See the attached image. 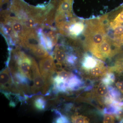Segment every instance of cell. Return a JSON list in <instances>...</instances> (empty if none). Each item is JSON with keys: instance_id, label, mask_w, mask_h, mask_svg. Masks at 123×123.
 I'll list each match as a JSON object with an SVG mask.
<instances>
[{"instance_id": "obj_3", "label": "cell", "mask_w": 123, "mask_h": 123, "mask_svg": "<svg viewBox=\"0 0 123 123\" xmlns=\"http://www.w3.org/2000/svg\"><path fill=\"white\" fill-rule=\"evenodd\" d=\"M0 89L3 91L18 94L23 93L14 81L10 69L6 68L0 73Z\"/></svg>"}, {"instance_id": "obj_4", "label": "cell", "mask_w": 123, "mask_h": 123, "mask_svg": "<svg viewBox=\"0 0 123 123\" xmlns=\"http://www.w3.org/2000/svg\"><path fill=\"white\" fill-rule=\"evenodd\" d=\"M40 71L43 77L53 83V75L56 72V65L53 57L49 55L41 60L39 63Z\"/></svg>"}, {"instance_id": "obj_21", "label": "cell", "mask_w": 123, "mask_h": 123, "mask_svg": "<svg viewBox=\"0 0 123 123\" xmlns=\"http://www.w3.org/2000/svg\"><path fill=\"white\" fill-rule=\"evenodd\" d=\"M55 123H69V120L66 116L60 115L58 116L57 118H56L55 120Z\"/></svg>"}, {"instance_id": "obj_1", "label": "cell", "mask_w": 123, "mask_h": 123, "mask_svg": "<svg viewBox=\"0 0 123 123\" xmlns=\"http://www.w3.org/2000/svg\"><path fill=\"white\" fill-rule=\"evenodd\" d=\"M33 84L31 87V92L33 94L44 95L48 96L50 93L51 86L53 82L44 79L40 73L35 60L33 59L32 68Z\"/></svg>"}, {"instance_id": "obj_24", "label": "cell", "mask_w": 123, "mask_h": 123, "mask_svg": "<svg viewBox=\"0 0 123 123\" xmlns=\"http://www.w3.org/2000/svg\"><path fill=\"white\" fill-rule=\"evenodd\" d=\"M76 60V57L73 55H70L67 57V62L70 64H73L75 62Z\"/></svg>"}, {"instance_id": "obj_10", "label": "cell", "mask_w": 123, "mask_h": 123, "mask_svg": "<svg viewBox=\"0 0 123 123\" xmlns=\"http://www.w3.org/2000/svg\"><path fill=\"white\" fill-rule=\"evenodd\" d=\"M72 0H63L60 4L58 9L59 13L64 14H68V16L70 17L71 15L70 11L71 10Z\"/></svg>"}, {"instance_id": "obj_13", "label": "cell", "mask_w": 123, "mask_h": 123, "mask_svg": "<svg viewBox=\"0 0 123 123\" xmlns=\"http://www.w3.org/2000/svg\"><path fill=\"white\" fill-rule=\"evenodd\" d=\"M98 61L93 57L87 56L85 57L82 65L86 70H90L97 65Z\"/></svg>"}, {"instance_id": "obj_11", "label": "cell", "mask_w": 123, "mask_h": 123, "mask_svg": "<svg viewBox=\"0 0 123 123\" xmlns=\"http://www.w3.org/2000/svg\"><path fill=\"white\" fill-rule=\"evenodd\" d=\"M81 84V81L78 77L73 75L66 81V86L67 89L74 90L76 89Z\"/></svg>"}, {"instance_id": "obj_20", "label": "cell", "mask_w": 123, "mask_h": 123, "mask_svg": "<svg viewBox=\"0 0 123 123\" xmlns=\"http://www.w3.org/2000/svg\"><path fill=\"white\" fill-rule=\"evenodd\" d=\"M115 118L114 116L110 114H105L104 115L103 123H114Z\"/></svg>"}, {"instance_id": "obj_12", "label": "cell", "mask_w": 123, "mask_h": 123, "mask_svg": "<svg viewBox=\"0 0 123 123\" xmlns=\"http://www.w3.org/2000/svg\"><path fill=\"white\" fill-rule=\"evenodd\" d=\"M33 104L36 109L38 111H43L46 108L47 102L46 99L43 97L39 96L34 99Z\"/></svg>"}, {"instance_id": "obj_2", "label": "cell", "mask_w": 123, "mask_h": 123, "mask_svg": "<svg viewBox=\"0 0 123 123\" xmlns=\"http://www.w3.org/2000/svg\"><path fill=\"white\" fill-rule=\"evenodd\" d=\"M14 63L11 67L17 69L23 75L32 80L33 59L23 52L17 50L14 52Z\"/></svg>"}, {"instance_id": "obj_7", "label": "cell", "mask_w": 123, "mask_h": 123, "mask_svg": "<svg viewBox=\"0 0 123 123\" xmlns=\"http://www.w3.org/2000/svg\"><path fill=\"white\" fill-rule=\"evenodd\" d=\"M98 47L101 55L104 59L106 57L111 55V43L106 37Z\"/></svg>"}, {"instance_id": "obj_15", "label": "cell", "mask_w": 123, "mask_h": 123, "mask_svg": "<svg viewBox=\"0 0 123 123\" xmlns=\"http://www.w3.org/2000/svg\"><path fill=\"white\" fill-rule=\"evenodd\" d=\"M71 118L73 123H87L89 122V119L87 117L81 115H74Z\"/></svg>"}, {"instance_id": "obj_26", "label": "cell", "mask_w": 123, "mask_h": 123, "mask_svg": "<svg viewBox=\"0 0 123 123\" xmlns=\"http://www.w3.org/2000/svg\"><path fill=\"white\" fill-rule=\"evenodd\" d=\"M121 43H122V44H123V40L122 41V42H121Z\"/></svg>"}, {"instance_id": "obj_25", "label": "cell", "mask_w": 123, "mask_h": 123, "mask_svg": "<svg viewBox=\"0 0 123 123\" xmlns=\"http://www.w3.org/2000/svg\"><path fill=\"white\" fill-rule=\"evenodd\" d=\"M116 85L119 90L123 93V81L117 82Z\"/></svg>"}, {"instance_id": "obj_19", "label": "cell", "mask_w": 123, "mask_h": 123, "mask_svg": "<svg viewBox=\"0 0 123 123\" xmlns=\"http://www.w3.org/2000/svg\"><path fill=\"white\" fill-rule=\"evenodd\" d=\"M4 32L6 33L7 35L10 36L11 37H12L13 36L14 33L13 30L11 25L8 24L7 22L4 23Z\"/></svg>"}, {"instance_id": "obj_17", "label": "cell", "mask_w": 123, "mask_h": 123, "mask_svg": "<svg viewBox=\"0 0 123 123\" xmlns=\"http://www.w3.org/2000/svg\"><path fill=\"white\" fill-rule=\"evenodd\" d=\"M115 79V76L113 74H108L103 79L102 82L107 86L114 82Z\"/></svg>"}, {"instance_id": "obj_8", "label": "cell", "mask_w": 123, "mask_h": 123, "mask_svg": "<svg viewBox=\"0 0 123 123\" xmlns=\"http://www.w3.org/2000/svg\"><path fill=\"white\" fill-rule=\"evenodd\" d=\"M30 50L38 58H44L49 56L48 52L46 48L42 44L34 47Z\"/></svg>"}, {"instance_id": "obj_14", "label": "cell", "mask_w": 123, "mask_h": 123, "mask_svg": "<svg viewBox=\"0 0 123 123\" xmlns=\"http://www.w3.org/2000/svg\"><path fill=\"white\" fill-rule=\"evenodd\" d=\"M108 93L109 90L107 85L102 82L99 84L95 90V94L99 97H105Z\"/></svg>"}, {"instance_id": "obj_23", "label": "cell", "mask_w": 123, "mask_h": 123, "mask_svg": "<svg viewBox=\"0 0 123 123\" xmlns=\"http://www.w3.org/2000/svg\"><path fill=\"white\" fill-rule=\"evenodd\" d=\"M115 70L118 72H123V62L121 63H118L115 67Z\"/></svg>"}, {"instance_id": "obj_9", "label": "cell", "mask_w": 123, "mask_h": 123, "mask_svg": "<svg viewBox=\"0 0 123 123\" xmlns=\"http://www.w3.org/2000/svg\"><path fill=\"white\" fill-rule=\"evenodd\" d=\"M84 24L82 23L72 21L69 29V33L73 36H77L80 34L84 31Z\"/></svg>"}, {"instance_id": "obj_6", "label": "cell", "mask_w": 123, "mask_h": 123, "mask_svg": "<svg viewBox=\"0 0 123 123\" xmlns=\"http://www.w3.org/2000/svg\"><path fill=\"white\" fill-rule=\"evenodd\" d=\"M90 70L91 76L96 77L105 75L107 70L103 63L98 61L97 65Z\"/></svg>"}, {"instance_id": "obj_22", "label": "cell", "mask_w": 123, "mask_h": 123, "mask_svg": "<svg viewBox=\"0 0 123 123\" xmlns=\"http://www.w3.org/2000/svg\"><path fill=\"white\" fill-rule=\"evenodd\" d=\"M114 22L116 23L123 24V10L115 18Z\"/></svg>"}, {"instance_id": "obj_18", "label": "cell", "mask_w": 123, "mask_h": 123, "mask_svg": "<svg viewBox=\"0 0 123 123\" xmlns=\"http://www.w3.org/2000/svg\"><path fill=\"white\" fill-rule=\"evenodd\" d=\"M56 72L57 76L61 77L66 80L73 76L72 73L63 69L57 71Z\"/></svg>"}, {"instance_id": "obj_16", "label": "cell", "mask_w": 123, "mask_h": 123, "mask_svg": "<svg viewBox=\"0 0 123 123\" xmlns=\"http://www.w3.org/2000/svg\"><path fill=\"white\" fill-rule=\"evenodd\" d=\"M21 20L27 30L33 29L35 23H36L35 20L31 17H27Z\"/></svg>"}, {"instance_id": "obj_5", "label": "cell", "mask_w": 123, "mask_h": 123, "mask_svg": "<svg viewBox=\"0 0 123 123\" xmlns=\"http://www.w3.org/2000/svg\"><path fill=\"white\" fill-rule=\"evenodd\" d=\"M54 55L55 59L57 62L56 64V67L61 68L62 64L64 63L67 60V55L65 51L57 46L54 50Z\"/></svg>"}]
</instances>
